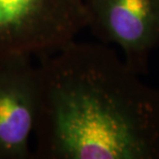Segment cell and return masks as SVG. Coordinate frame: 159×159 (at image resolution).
<instances>
[{"mask_svg":"<svg viewBox=\"0 0 159 159\" xmlns=\"http://www.w3.org/2000/svg\"><path fill=\"white\" fill-rule=\"evenodd\" d=\"M43 57L33 155L159 159V91L115 50L74 39Z\"/></svg>","mask_w":159,"mask_h":159,"instance_id":"cell-1","label":"cell"},{"mask_svg":"<svg viewBox=\"0 0 159 159\" xmlns=\"http://www.w3.org/2000/svg\"><path fill=\"white\" fill-rule=\"evenodd\" d=\"M85 28L82 0H0V56H46Z\"/></svg>","mask_w":159,"mask_h":159,"instance_id":"cell-2","label":"cell"},{"mask_svg":"<svg viewBox=\"0 0 159 159\" xmlns=\"http://www.w3.org/2000/svg\"><path fill=\"white\" fill-rule=\"evenodd\" d=\"M86 28L104 44H115L127 64L147 74L159 48V0H82Z\"/></svg>","mask_w":159,"mask_h":159,"instance_id":"cell-3","label":"cell"},{"mask_svg":"<svg viewBox=\"0 0 159 159\" xmlns=\"http://www.w3.org/2000/svg\"><path fill=\"white\" fill-rule=\"evenodd\" d=\"M39 107V72L31 56H0V159L33 157Z\"/></svg>","mask_w":159,"mask_h":159,"instance_id":"cell-4","label":"cell"}]
</instances>
